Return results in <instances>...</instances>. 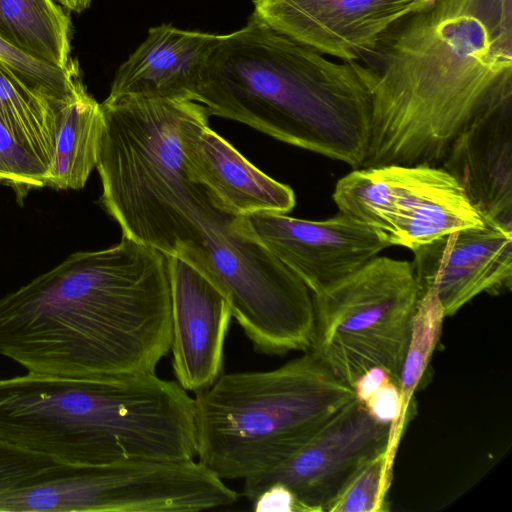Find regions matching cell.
Wrapping results in <instances>:
<instances>
[{
    "mask_svg": "<svg viewBox=\"0 0 512 512\" xmlns=\"http://www.w3.org/2000/svg\"><path fill=\"white\" fill-rule=\"evenodd\" d=\"M104 129L99 104L81 82L74 96L57 112V134L46 186L82 189L96 168Z\"/></svg>",
    "mask_w": 512,
    "mask_h": 512,
    "instance_id": "obj_17",
    "label": "cell"
},
{
    "mask_svg": "<svg viewBox=\"0 0 512 512\" xmlns=\"http://www.w3.org/2000/svg\"><path fill=\"white\" fill-rule=\"evenodd\" d=\"M237 499L194 459L137 460L72 466L54 480L0 496V512H198Z\"/></svg>",
    "mask_w": 512,
    "mask_h": 512,
    "instance_id": "obj_7",
    "label": "cell"
},
{
    "mask_svg": "<svg viewBox=\"0 0 512 512\" xmlns=\"http://www.w3.org/2000/svg\"><path fill=\"white\" fill-rule=\"evenodd\" d=\"M413 253L420 295L434 292L445 317L483 292L511 289L512 230L504 227L484 224L461 229Z\"/></svg>",
    "mask_w": 512,
    "mask_h": 512,
    "instance_id": "obj_12",
    "label": "cell"
},
{
    "mask_svg": "<svg viewBox=\"0 0 512 512\" xmlns=\"http://www.w3.org/2000/svg\"><path fill=\"white\" fill-rule=\"evenodd\" d=\"M72 466L0 441V496L54 480Z\"/></svg>",
    "mask_w": 512,
    "mask_h": 512,
    "instance_id": "obj_24",
    "label": "cell"
},
{
    "mask_svg": "<svg viewBox=\"0 0 512 512\" xmlns=\"http://www.w3.org/2000/svg\"><path fill=\"white\" fill-rule=\"evenodd\" d=\"M363 404L374 419L392 425L400 413L398 384L388 379Z\"/></svg>",
    "mask_w": 512,
    "mask_h": 512,
    "instance_id": "obj_25",
    "label": "cell"
},
{
    "mask_svg": "<svg viewBox=\"0 0 512 512\" xmlns=\"http://www.w3.org/2000/svg\"><path fill=\"white\" fill-rule=\"evenodd\" d=\"M339 211L415 250L449 233L485 224L458 182L441 166L357 168L332 194Z\"/></svg>",
    "mask_w": 512,
    "mask_h": 512,
    "instance_id": "obj_8",
    "label": "cell"
},
{
    "mask_svg": "<svg viewBox=\"0 0 512 512\" xmlns=\"http://www.w3.org/2000/svg\"><path fill=\"white\" fill-rule=\"evenodd\" d=\"M388 379L392 378L383 368L374 367L369 369L352 387L355 398L364 403Z\"/></svg>",
    "mask_w": 512,
    "mask_h": 512,
    "instance_id": "obj_27",
    "label": "cell"
},
{
    "mask_svg": "<svg viewBox=\"0 0 512 512\" xmlns=\"http://www.w3.org/2000/svg\"><path fill=\"white\" fill-rule=\"evenodd\" d=\"M375 68L335 62L251 18L222 35L204 65L195 102L208 115L361 168Z\"/></svg>",
    "mask_w": 512,
    "mask_h": 512,
    "instance_id": "obj_3",
    "label": "cell"
},
{
    "mask_svg": "<svg viewBox=\"0 0 512 512\" xmlns=\"http://www.w3.org/2000/svg\"><path fill=\"white\" fill-rule=\"evenodd\" d=\"M166 259L173 370L184 390L197 393L222 374L231 309L223 294L192 265L176 256Z\"/></svg>",
    "mask_w": 512,
    "mask_h": 512,
    "instance_id": "obj_13",
    "label": "cell"
},
{
    "mask_svg": "<svg viewBox=\"0 0 512 512\" xmlns=\"http://www.w3.org/2000/svg\"><path fill=\"white\" fill-rule=\"evenodd\" d=\"M485 224L512 230V97L480 112L442 160Z\"/></svg>",
    "mask_w": 512,
    "mask_h": 512,
    "instance_id": "obj_15",
    "label": "cell"
},
{
    "mask_svg": "<svg viewBox=\"0 0 512 512\" xmlns=\"http://www.w3.org/2000/svg\"><path fill=\"white\" fill-rule=\"evenodd\" d=\"M312 297L310 352L351 388L374 367L399 386L420 297L412 263L376 256Z\"/></svg>",
    "mask_w": 512,
    "mask_h": 512,
    "instance_id": "obj_6",
    "label": "cell"
},
{
    "mask_svg": "<svg viewBox=\"0 0 512 512\" xmlns=\"http://www.w3.org/2000/svg\"><path fill=\"white\" fill-rule=\"evenodd\" d=\"M204 106L186 124L182 137L187 177L204 186L225 211L288 213L295 206L292 188L271 178L212 130Z\"/></svg>",
    "mask_w": 512,
    "mask_h": 512,
    "instance_id": "obj_14",
    "label": "cell"
},
{
    "mask_svg": "<svg viewBox=\"0 0 512 512\" xmlns=\"http://www.w3.org/2000/svg\"><path fill=\"white\" fill-rule=\"evenodd\" d=\"M374 53L362 167L437 166L473 118L512 97V0H431Z\"/></svg>",
    "mask_w": 512,
    "mask_h": 512,
    "instance_id": "obj_2",
    "label": "cell"
},
{
    "mask_svg": "<svg viewBox=\"0 0 512 512\" xmlns=\"http://www.w3.org/2000/svg\"><path fill=\"white\" fill-rule=\"evenodd\" d=\"M192 436L191 397L155 373L0 378V441L69 465L181 460Z\"/></svg>",
    "mask_w": 512,
    "mask_h": 512,
    "instance_id": "obj_4",
    "label": "cell"
},
{
    "mask_svg": "<svg viewBox=\"0 0 512 512\" xmlns=\"http://www.w3.org/2000/svg\"><path fill=\"white\" fill-rule=\"evenodd\" d=\"M444 318L441 304L434 292L429 290L422 293L413 317L410 341L400 371V413L396 422L390 425L385 450L390 469H393L396 452L408 421L413 395L436 348Z\"/></svg>",
    "mask_w": 512,
    "mask_h": 512,
    "instance_id": "obj_19",
    "label": "cell"
},
{
    "mask_svg": "<svg viewBox=\"0 0 512 512\" xmlns=\"http://www.w3.org/2000/svg\"><path fill=\"white\" fill-rule=\"evenodd\" d=\"M60 5L69 11L81 13L86 10L91 3V0H56Z\"/></svg>",
    "mask_w": 512,
    "mask_h": 512,
    "instance_id": "obj_28",
    "label": "cell"
},
{
    "mask_svg": "<svg viewBox=\"0 0 512 512\" xmlns=\"http://www.w3.org/2000/svg\"><path fill=\"white\" fill-rule=\"evenodd\" d=\"M71 21L54 0H0V39L37 60L69 68Z\"/></svg>",
    "mask_w": 512,
    "mask_h": 512,
    "instance_id": "obj_18",
    "label": "cell"
},
{
    "mask_svg": "<svg viewBox=\"0 0 512 512\" xmlns=\"http://www.w3.org/2000/svg\"><path fill=\"white\" fill-rule=\"evenodd\" d=\"M431 0H255L252 18L324 55L358 61Z\"/></svg>",
    "mask_w": 512,
    "mask_h": 512,
    "instance_id": "obj_11",
    "label": "cell"
},
{
    "mask_svg": "<svg viewBox=\"0 0 512 512\" xmlns=\"http://www.w3.org/2000/svg\"><path fill=\"white\" fill-rule=\"evenodd\" d=\"M2 61L24 84L46 97L60 109L75 94L82 82L78 64L59 68L32 58L0 39Z\"/></svg>",
    "mask_w": 512,
    "mask_h": 512,
    "instance_id": "obj_21",
    "label": "cell"
},
{
    "mask_svg": "<svg viewBox=\"0 0 512 512\" xmlns=\"http://www.w3.org/2000/svg\"><path fill=\"white\" fill-rule=\"evenodd\" d=\"M0 113L50 168L57 134V109L0 61Z\"/></svg>",
    "mask_w": 512,
    "mask_h": 512,
    "instance_id": "obj_20",
    "label": "cell"
},
{
    "mask_svg": "<svg viewBox=\"0 0 512 512\" xmlns=\"http://www.w3.org/2000/svg\"><path fill=\"white\" fill-rule=\"evenodd\" d=\"M245 218L254 236L312 294L341 281L391 246L384 233L341 212L317 221L268 212Z\"/></svg>",
    "mask_w": 512,
    "mask_h": 512,
    "instance_id": "obj_10",
    "label": "cell"
},
{
    "mask_svg": "<svg viewBox=\"0 0 512 512\" xmlns=\"http://www.w3.org/2000/svg\"><path fill=\"white\" fill-rule=\"evenodd\" d=\"M166 256L122 235L0 299V355L29 373L105 380L155 373L171 346Z\"/></svg>",
    "mask_w": 512,
    "mask_h": 512,
    "instance_id": "obj_1",
    "label": "cell"
},
{
    "mask_svg": "<svg viewBox=\"0 0 512 512\" xmlns=\"http://www.w3.org/2000/svg\"><path fill=\"white\" fill-rule=\"evenodd\" d=\"M354 399L312 352L273 370L221 374L194 399L198 461L223 480L262 474Z\"/></svg>",
    "mask_w": 512,
    "mask_h": 512,
    "instance_id": "obj_5",
    "label": "cell"
},
{
    "mask_svg": "<svg viewBox=\"0 0 512 512\" xmlns=\"http://www.w3.org/2000/svg\"><path fill=\"white\" fill-rule=\"evenodd\" d=\"M386 450V449H385ZM368 460L329 507V512H383L392 480L386 451Z\"/></svg>",
    "mask_w": 512,
    "mask_h": 512,
    "instance_id": "obj_23",
    "label": "cell"
},
{
    "mask_svg": "<svg viewBox=\"0 0 512 512\" xmlns=\"http://www.w3.org/2000/svg\"><path fill=\"white\" fill-rule=\"evenodd\" d=\"M222 35L163 24L118 68L106 99L139 97L195 101L208 56Z\"/></svg>",
    "mask_w": 512,
    "mask_h": 512,
    "instance_id": "obj_16",
    "label": "cell"
},
{
    "mask_svg": "<svg viewBox=\"0 0 512 512\" xmlns=\"http://www.w3.org/2000/svg\"><path fill=\"white\" fill-rule=\"evenodd\" d=\"M389 433L390 424L374 419L355 398L285 462L244 479L243 496L253 501L281 483L310 512L328 511L355 473L386 449Z\"/></svg>",
    "mask_w": 512,
    "mask_h": 512,
    "instance_id": "obj_9",
    "label": "cell"
},
{
    "mask_svg": "<svg viewBox=\"0 0 512 512\" xmlns=\"http://www.w3.org/2000/svg\"><path fill=\"white\" fill-rule=\"evenodd\" d=\"M252 502L256 512H310L294 492L281 483L271 484Z\"/></svg>",
    "mask_w": 512,
    "mask_h": 512,
    "instance_id": "obj_26",
    "label": "cell"
},
{
    "mask_svg": "<svg viewBox=\"0 0 512 512\" xmlns=\"http://www.w3.org/2000/svg\"><path fill=\"white\" fill-rule=\"evenodd\" d=\"M49 166L0 113V185L18 198L46 186Z\"/></svg>",
    "mask_w": 512,
    "mask_h": 512,
    "instance_id": "obj_22",
    "label": "cell"
}]
</instances>
